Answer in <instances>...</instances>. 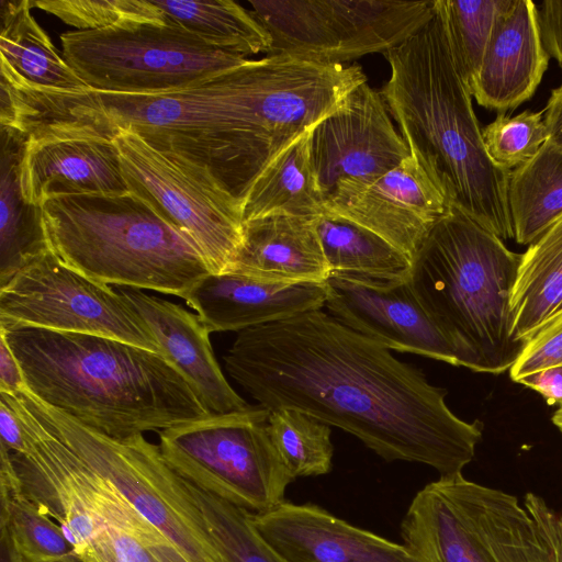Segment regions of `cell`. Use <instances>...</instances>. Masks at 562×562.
Here are the masks:
<instances>
[{
  "label": "cell",
  "mask_w": 562,
  "mask_h": 562,
  "mask_svg": "<svg viewBox=\"0 0 562 562\" xmlns=\"http://www.w3.org/2000/svg\"><path fill=\"white\" fill-rule=\"evenodd\" d=\"M223 361L262 407L340 428L389 462L459 473L482 438V423L448 407L446 389L324 310L237 333Z\"/></svg>",
  "instance_id": "1"
},
{
  "label": "cell",
  "mask_w": 562,
  "mask_h": 562,
  "mask_svg": "<svg viewBox=\"0 0 562 562\" xmlns=\"http://www.w3.org/2000/svg\"><path fill=\"white\" fill-rule=\"evenodd\" d=\"M383 55L391 75L380 94L409 154L451 204L502 240L515 238L507 200L512 170L497 166L485 149L442 0L416 33Z\"/></svg>",
  "instance_id": "2"
},
{
  "label": "cell",
  "mask_w": 562,
  "mask_h": 562,
  "mask_svg": "<svg viewBox=\"0 0 562 562\" xmlns=\"http://www.w3.org/2000/svg\"><path fill=\"white\" fill-rule=\"evenodd\" d=\"M0 331L34 396L109 437L159 434L212 414L161 353L99 335L35 327Z\"/></svg>",
  "instance_id": "3"
},
{
  "label": "cell",
  "mask_w": 562,
  "mask_h": 562,
  "mask_svg": "<svg viewBox=\"0 0 562 562\" xmlns=\"http://www.w3.org/2000/svg\"><path fill=\"white\" fill-rule=\"evenodd\" d=\"M520 258L453 204L415 255L408 282L462 367L499 374L518 358L509 302Z\"/></svg>",
  "instance_id": "4"
},
{
  "label": "cell",
  "mask_w": 562,
  "mask_h": 562,
  "mask_svg": "<svg viewBox=\"0 0 562 562\" xmlns=\"http://www.w3.org/2000/svg\"><path fill=\"white\" fill-rule=\"evenodd\" d=\"M42 218L49 250L105 284L182 299L211 273L199 248L131 192L55 196Z\"/></svg>",
  "instance_id": "5"
},
{
  "label": "cell",
  "mask_w": 562,
  "mask_h": 562,
  "mask_svg": "<svg viewBox=\"0 0 562 562\" xmlns=\"http://www.w3.org/2000/svg\"><path fill=\"white\" fill-rule=\"evenodd\" d=\"M403 544L424 562H554L516 496L462 472L419 490L401 522Z\"/></svg>",
  "instance_id": "6"
},
{
  "label": "cell",
  "mask_w": 562,
  "mask_h": 562,
  "mask_svg": "<svg viewBox=\"0 0 562 562\" xmlns=\"http://www.w3.org/2000/svg\"><path fill=\"white\" fill-rule=\"evenodd\" d=\"M41 422L89 469L108 480L191 562H223L187 482L144 435L109 437L44 403L27 389L18 393Z\"/></svg>",
  "instance_id": "7"
},
{
  "label": "cell",
  "mask_w": 562,
  "mask_h": 562,
  "mask_svg": "<svg viewBox=\"0 0 562 562\" xmlns=\"http://www.w3.org/2000/svg\"><path fill=\"white\" fill-rule=\"evenodd\" d=\"M59 38L70 67L91 89L104 93L178 92L248 60L205 43L167 19L165 23L74 30Z\"/></svg>",
  "instance_id": "8"
},
{
  "label": "cell",
  "mask_w": 562,
  "mask_h": 562,
  "mask_svg": "<svg viewBox=\"0 0 562 562\" xmlns=\"http://www.w3.org/2000/svg\"><path fill=\"white\" fill-rule=\"evenodd\" d=\"M269 414L258 404L167 428L160 452L196 487L251 514L270 512L294 479L271 441Z\"/></svg>",
  "instance_id": "9"
},
{
  "label": "cell",
  "mask_w": 562,
  "mask_h": 562,
  "mask_svg": "<svg viewBox=\"0 0 562 562\" xmlns=\"http://www.w3.org/2000/svg\"><path fill=\"white\" fill-rule=\"evenodd\" d=\"M252 16L271 38L268 55L342 64L384 53L434 14L437 0H250Z\"/></svg>",
  "instance_id": "10"
},
{
  "label": "cell",
  "mask_w": 562,
  "mask_h": 562,
  "mask_svg": "<svg viewBox=\"0 0 562 562\" xmlns=\"http://www.w3.org/2000/svg\"><path fill=\"white\" fill-rule=\"evenodd\" d=\"M131 193L190 239L211 273H226L241 245V204L212 173L121 128L115 138Z\"/></svg>",
  "instance_id": "11"
},
{
  "label": "cell",
  "mask_w": 562,
  "mask_h": 562,
  "mask_svg": "<svg viewBox=\"0 0 562 562\" xmlns=\"http://www.w3.org/2000/svg\"><path fill=\"white\" fill-rule=\"evenodd\" d=\"M0 327L99 335L162 355L146 322L114 286L74 270L50 250L0 288Z\"/></svg>",
  "instance_id": "12"
},
{
  "label": "cell",
  "mask_w": 562,
  "mask_h": 562,
  "mask_svg": "<svg viewBox=\"0 0 562 562\" xmlns=\"http://www.w3.org/2000/svg\"><path fill=\"white\" fill-rule=\"evenodd\" d=\"M99 93L120 128H130L154 148L207 169L243 205L248 188L232 123L202 85L154 95Z\"/></svg>",
  "instance_id": "13"
},
{
  "label": "cell",
  "mask_w": 562,
  "mask_h": 562,
  "mask_svg": "<svg viewBox=\"0 0 562 562\" xmlns=\"http://www.w3.org/2000/svg\"><path fill=\"white\" fill-rule=\"evenodd\" d=\"M308 150L326 211L346 204L409 156L380 91L367 81L310 131Z\"/></svg>",
  "instance_id": "14"
},
{
  "label": "cell",
  "mask_w": 562,
  "mask_h": 562,
  "mask_svg": "<svg viewBox=\"0 0 562 562\" xmlns=\"http://www.w3.org/2000/svg\"><path fill=\"white\" fill-rule=\"evenodd\" d=\"M326 312L389 350L412 352L462 367L461 358L416 297L408 278L400 281L331 273Z\"/></svg>",
  "instance_id": "15"
},
{
  "label": "cell",
  "mask_w": 562,
  "mask_h": 562,
  "mask_svg": "<svg viewBox=\"0 0 562 562\" xmlns=\"http://www.w3.org/2000/svg\"><path fill=\"white\" fill-rule=\"evenodd\" d=\"M263 541L284 562H424L403 543L337 518L314 504L284 502L263 514H250Z\"/></svg>",
  "instance_id": "16"
},
{
  "label": "cell",
  "mask_w": 562,
  "mask_h": 562,
  "mask_svg": "<svg viewBox=\"0 0 562 562\" xmlns=\"http://www.w3.org/2000/svg\"><path fill=\"white\" fill-rule=\"evenodd\" d=\"M451 202L418 160L409 156L333 212L398 248L412 261Z\"/></svg>",
  "instance_id": "17"
},
{
  "label": "cell",
  "mask_w": 562,
  "mask_h": 562,
  "mask_svg": "<svg viewBox=\"0 0 562 562\" xmlns=\"http://www.w3.org/2000/svg\"><path fill=\"white\" fill-rule=\"evenodd\" d=\"M549 58L536 3L506 0L496 16L471 94L488 110H514L533 95Z\"/></svg>",
  "instance_id": "18"
},
{
  "label": "cell",
  "mask_w": 562,
  "mask_h": 562,
  "mask_svg": "<svg viewBox=\"0 0 562 562\" xmlns=\"http://www.w3.org/2000/svg\"><path fill=\"white\" fill-rule=\"evenodd\" d=\"M327 283H269L236 273H210L182 299L213 331H241L323 310Z\"/></svg>",
  "instance_id": "19"
},
{
  "label": "cell",
  "mask_w": 562,
  "mask_h": 562,
  "mask_svg": "<svg viewBox=\"0 0 562 562\" xmlns=\"http://www.w3.org/2000/svg\"><path fill=\"white\" fill-rule=\"evenodd\" d=\"M21 191L30 204L63 195H121L130 192L115 140L55 139L26 143Z\"/></svg>",
  "instance_id": "20"
},
{
  "label": "cell",
  "mask_w": 562,
  "mask_h": 562,
  "mask_svg": "<svg viewBox=\"0 0 562 562\" xmlns=\"http://www.w3.org/2000/svg\"><path fill=\"white\" fill-rule=\"evenodd\" d=\"M114 288L143 317L162 355L191 383L212 414H226L250 406L226 380L215 358L210 331L198 314L139 289Z\"/></svg>",
  "instance_id": "21"
},
{
  "label": "cell",
  "mask_w": 562,
  "mask_h": 562,
  "mask_svg": "<svg viewBox=\"0 0 562 562\" xmlns=\"http://www.w3.org/2000/svg\"><path fill=\"white\" fill-rule=\"evenodd\" d=\"M0 87V124L19 132L26 143L72 138L115 140L121 133L99 91L35 87L4 72Z\"/></svg>",
  "instance_id": "22"
},
{
  "label": "cell",
  "mask_w": 562,
  "mask_h": 562,
  "mask_svg": "<svg viewBox=\"0 0 562 562\" xmlns=\"http://www.w3.org/2000/svg\"><path fill=\"white\" fill-rule=\"evenodd\" d=\"M317 217L270 215L244 222L241 245L226 273L269 283L326 282L330 269Z\"/></svg>",
  "instance_id": "23"
},
{
  "label": "cell",
  "mask_w": 562,
  "mask_h": 562,
  "mask_svg": "<svg viewBox=\"0 0 562 562\" xmlns=\"http://www.w3.org/2000/svg\"><path fill=\"white\" fill-rule=\"evenodd\" d=\"M83 491L99 528L81 562H191L108 480L87 465Z\"/></svg>",
  "instance_id": "24"
},
{
  "label": "cell",
  "mask_w": 562,
  "mask_h": 562,
  "mask_svg": "<svg viewBox=\"0 0 562 562\" xmlns=\"http://www.w3.org/2000/svg\"><path fill=\"white\" fill-rule=\"evenodd\" d=\"M1 72L31 86L69 92L91 89L31 14V0L0 1Z\"/></svg>",
  "instance_id": "25"
},
{
  "label": "cell",
  "mask_w": 562,
  "mask_h": 562,
  "mask_svg": "<svg viewBox=\"0 0 562 562\" xmlns=\"http://www.w3.org/2000/svg\"><path fill=\"white\" fill-rule=\"evenodd\" d=\"M25 145L23 135L1 126L0 288L49 250L42 206L27 203L21 191L20 170Z\"/></svg>",
  "instance_id": "26"
},
{
  "label": "cell",
  "mask_w": 562,
  "mask_h": 562,
  "mask_svg": "<svg viewBox=\"0 0 562 562\" xmlns=\"http://www.w3.org/2000/svg\"><path fill=\"white\" fill-rule=\"evenodd\" d=\"M509 305L520 342L562 310V218L521 254Z\"/></svg>",
  "instance_id": "27"
},
{
  "label": "cell",
  "mask_w": 562,
  "mask_h": 562,
  "mask_svg": "<svg viewBox=\"0 0 562 562\" xmlns=\"http://www.w3.org/2000/svg\"><path fill=\"white\" fill-rule=\"evenodd\" d=\"M308 137L310 132L299 137L256 179L241 205L243 223L270 215L317 217L326 212Z\"/></svg>",
  "instance_id": "28"
},
{
  "label": "cell",
  "mask_w": 562,
  "mask_h": 562,
  "mask_svg": "<svg viewBox=\"0 0 562 562\" xmlns=\"http://www.w3.org/2000/svg\"><path fill=\"white\" fill-rule=\"evenodd\" d=\"M515 240L530 245L562 218V150L548 140L513 169L507 187Z\"/></svg>",
  "instance_id": "29"
},
{
  "label": "cell",
  "mask_w": 562,
  "mask_h": 562,
  "mask_svg": "<svg viewBox=\"0 0 562 562\" xmlns=\"http://www.w3.org/2000/svg\"><path fill=\"white\" fill-rule=\"evenodd\" d=\"M316 228L330 274L386 281L408 278L412 259L370 229L328 211L317 217Z\"/></svg>",
  "instance_id": "30"
},
{
  "label": "cell",
  "mask_w": 562,
  "mask_h": 562,
  "mask_svg": "<svg viewBox=\"0 0 562 562\" xmlns=\"http://www.w3.org/2000/svg\"><path fill=\"white\" fill-rule=\"evenodd\" d=\"M167 20L224 52L247 56L267 53L271 38L238 3L231 0H154ZM246 58V57H245Z\"/></svg>",
  "instance_id": "31"
},
{
  "label": "cell",
  "mask_w": 562,
  "mask_h": 562,
  "mask_svg": "<svg viewBox=\"0 0 562 562\" xmlns=\"http://www.w3.org/2000/svg\"><path fill=\"white\" fill-rule=\"evenodd\" d=\"M268 429L294 480L330 472L334 454L330 426L302 412L283 408L270 412Z\"/></svg>",
  "instance_id": "32"
},
{
  "label": "cell",
  "mask_w": 562,
  "mask_h": 562,
  "mask_svg": "<svg viewBox=\"0 0 562 562\" xmlns=\"http://www.w3.org/2000/svg\"><path fill=\"white\" fill-rule=\"evenodd\" d=\"M0 528L32 562H81L59 524L22 490L0 493Z\"/></svg>",
  "instance_id": "33"
},
{
  "label": "cell",
  "mask_w": 562,
  "mask_h": 562,
  "mask_svg": "<svg viewBox=\"0 0 562 562\" xmlns=\"http://www.w3.org/2000/svg\"><path fill=\"white\" fill-rule=\"evenodd\" d=\"M187 485L203 514L223 562H284L254 528L251 513L189 482Z\"/></svg>",
  "instance_id": "34"
},
{
  "label": "cell",
  "mask_w": 562,
  "mask_h": 562,
  "mask_svg": "<svg viewBox=\"0 0 562 562\" xmlns=\"http://www.w3.org/2000/svg\"><path fill=\"white\" fill-rule=\"evenodd\" d=\"M505 3L506 0H442L456 63L469 90Z\"/></svg>",
  "instance_id": "35"
},
{
  "label": "cell",
  "mask_w": 562,
  "mask_h": 562,
  "mask_svg": "<svg viewBox=\"0 0 562 562\" xmlns=\"http://www.w3.org/2000/svg\"><path fill=\"white\" fill-rule=\"evenodd\" d=\"M32 7L57 16L78 31L166 22L154 0H40L32 1Z\"/></svg>",
  "instance_id": "36"
},
{
  "label": "cell",
  "mask_w": 562,
  "mask_h": 562,
  "mask_svg": "<svg viewBox=\"0 0 562 562\" xmlns=\"http://www.w3.org/2000/svg\"><path fill=\"white\" fill-rule=\"evenodd\" d=\"M482 137L490 158L513 170L530 160L547 142L543 110H525L514 116L498 113L482 127Z\"/></svg>",
  "instance_id": "37"
},
{
  "label": "cell",
  "mask_w": 562,
  "mask_h": 562,
  "mask_svg": "<svg viewBox=\"0 0 562 562\" xmlns=\"http://www.w3.org/2000/svg\"><path fill=\"white\" fill-rule=\"evenodd\" d=\"M553 366H562V310L525 340L509 374L517 382L530 373Z\"/></svg>",
  "instance_id": "38"
},
{
  "label": "cell",
  "mask_w": 562,
  "mask_h": 562,
  "mask_svg": "<svg viewBox=\"0 0 562 562\" xmlns=\"http://www.w3.org/2000/svg\"><path fill=\"white\" fill-rule=\"evenodd\" d=\"M524 507L551 548L554 562H562V510H555L535 493L525 495Z\"/></svg>",
  "instance_id": "39"
},
{
  "label": "cell",
  "mask_w": 562,
  "mask_h": 562,
  "mask_svg": "<svg viewBox=\"0 0 562 562\" xmlns=\"http://www.w3.org/2000/svg\"><path fill=\"white\" fill-rule=\"evenodd\" d=\"M538 13L544 48L562 69V0H544Z\"/></svg>",
  "instance_id": "40"
},
{
  "label": "cell",
  "mask_w": 562,
  "mask_h": 562,
  "mask_svg": "<svg viewBox=\"0 0 562 562\" xmlns=\"http://www.w3.org/2000/svg\"><path fill=\"white\" fill-rule=\"evenodd\" d=\"M0 446L15 453L26 451L22 423L9 400L0 393Z\"/></svg>",
  "instance_id": "41"
},
{
  "label": "cell",
  "mask_w": 562,
  "mask_h": 562,
  "mask_svg": "<svg viewBox=\"0 0 562 562\" xmlns=\"http://www.w3.org/2000/svg\"><path fill=\"white\" fill-rule=\"evenodd\" d=\"M540 393L548 404H562V366L548 367L517 381Z\"/></svg>",
  "instance_id": "42"
},
{
  "label": "cell",
  "mask_w": 562,
  "mask_h": 562,
  "mask_svg": "<svg viewBox=\"0 0 562 562\" xmlns=\"http://www.w3.org/2000/svg\"><path fill=\"white\" fill-rule=\"evenodd\" d=\"M27 389L22 369L0 331V392L16 394Z\"/></svg>",
  "instance_id": "43"
},
{
  "label": "cell",
  "mask_w": 562,
  "mask_h": 562,
  "mask_svg": "<svg viewBox=\"0 0 562 562\" xmlns=\"http://www.w3.org/2000/svg\"><path fill=\"white\" fill-rule=\"evenodd\" d=\"M543 113L547 140L562 150V83L551 91Z\"/></svg>",
  "instance_id": "44"
},
{
  "label": "cell",
  "mask_w": 562,
  "mask_h": 562,
  "mask_svg": "<svg viewBox=\"0 0 562 562\" xmlns=\"http://www.w3.org/2000/svg\"><path fill=\"white\" fill-rule=\"evenodd\" d=\"M0 562H32L20 551L5 528H0Z\"/></svg>",
  "instance_id": "45"
},
{
  "label": "cell",
  "mask_w": 562,
  "mask_h": 562,
  "mask_svg": "<svg viewBox=\"0 0 562 562\" xmlns=\"http://www.w3.org/2000/svg\"><path fill=\"white\" fill-rule=\"evenodd\" d=\"M552 423L559 428L562 432V404L559 405V408L554 412L552 416Z\"/></svg>",
  "instance_id": "46"
}]
</instances>
